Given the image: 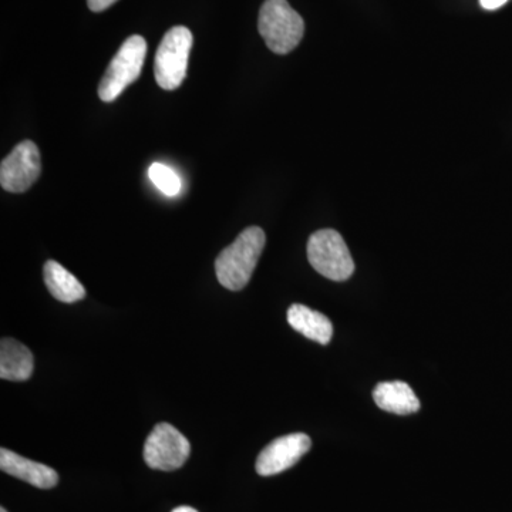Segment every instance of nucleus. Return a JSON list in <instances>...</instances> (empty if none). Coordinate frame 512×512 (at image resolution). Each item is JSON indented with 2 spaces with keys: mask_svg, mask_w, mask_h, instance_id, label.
Here are the masks:
<instances>
[{
  "mask_svg": "<svg viewBox=\"0 0 512 512\" xmlns=\"http://www.w3.org/2000/svg\"><path fill=\"white\" fill-rule=\"evenodd\" d=\"M508 0H480L481 6L487 10L500 9Z\"/></svg>",
  "mask_w": 512,
  "mask_h": 512,
  "instance_id": "16",
  "label": "nucleus"
},
{
  "mask_svg": "<svg viewBox=\"0 0 512 512\" xmlns=\"http://www.w3.org/2000/svg\"><path fill=\"white\" fill-rule=\"evenodd\" d=\"M42 173L40 151L33 141L26 140L13 148L0 165V185L3 190L20 194L28 191Z\"/></svg>",
  "mask_w": 512,
  "mask_h": 512,
  "instance_id": "7",
  "label": "nucleus"
},
{
  "mask_svg": "<svg viewBox=\"0 0 512 512\" xmlns=\"http://www.w3.org/2000/svg\"><path fill=\"white\" fill-rule=\"evenodd\" d=\"M173 512H198L197 510H194V508L191 507H178L175 508Z\"/></svg>",
  "mask_w": 512,
  "mask_h": 512,
  "instance_id": "17",
  "label": "nucleus"
},
{
  "mask_svg": "<svg viewBox=\"0 0 512 512\" xmlns=\"http://www.w3.org/2000/svg\"><path fill=\"white\" fill-rule=\"evenodd\" d=\"M308 259L313 269L330 281H348L355 272L348 245L335 229H320L309 238Z\"/></svg>",
  "mask_w": 512,
  "mask_h": 512,
  "instance_id": "5",
  "label": "nucleus"
},
{
  "mask_svg": "<svg viewBox=\"0 0 512 512\" xmlns=\"http://www.w3.org/2000/svg\"><path fill=\"white\" fill-rule=\"evenodd\" d=\"M258 29L269 50L288 55L301 43L305 22L286 0H266L259 12Z\"/></svg>",
  "mask_w": 512,
  "mask_h": 512,
  "instance_id": "2",
  "label": "nucleus"
},
{
  "mask_svg": "<svg viewBox=\"0 0 512 512\" xmlns=\"http://www.w3.org/2000/svg\"><path fill=\"white\" fill-rule=\"evenodd\" d=\"M373 399L384 412L399 414L417 413L420 402L414 394L412 387L404 382H383L376 386Z\"/></svg>",
  "mask_w": 512,
  "mask_h": 512,
  "instance_id": "11",
  "label": "nucleus"
},
{
  "mask_svg": "<svg viewBox=\"0 0 512 512\" xmlns=\"http://www.w3.org/2000/svg\"><path fill=\"white\" fill-rule=\"evenodd\" d=\"M147 56V42L143 36L128 37L119 52L111 60L99 86V97L104 103H111L130 84L136 82L143 70Z\"/></svg>",
  "mask_w": 512,
  "mask_h": 512,
  "instance_id": "4",
  "label": "nucleus"
},
{
  "mask_svg": "<svg viewBox=\"0 0 512 512\" xmlns=\"http://www.w3.org/2000/svg\"><path fill=\"white\" fill-rule=\"evenodd\" d=\"M43 278L53 298L63 303L79 302L86 296L82 282L59 262L47 261L43 266Z\"/></svg>",
  "mask_w": 512,
  "mask_h": 512,
  "instance_id": "13",
  "label": "nucleus"
},
{
  "mask_svg": "<svg viewBox=\"0 0 512 512\" xmlns=\"http://www.w3.org/2000/svg\"><path fill=\"white\" fill-rule=\"evenodd\" d=\"M116 2L117 0H87V5H89L92 12L99 13L109 9L110 6H113Z\"/></svg>",
  "mask_w": 512,
  "mask_h": 512,
  "instance_id": "15",
  "label": "nucleus"
},
{
  "mask_svg": "<svg viewBox=\"0 0 512 512\" xmlns=\"http://www.w3.org/2000/svg\"><path fill=\"white\" fill-rule=\"evenodd\" d=\"M0 512H8L5 510V508H2V510H0Z\"/></svg>",
  "mask_w": 512,
  "mask_h": 512,
  "instance_id": "18",
  "label": "nucleus"
},
{
  "mask_svg": "<svg viewBox=\"0 0 512 512\" xmlns=\"http://www.w3.org/2000/svg\"><path fill=\"white\" fill-rule=\"evenodd\" d=\"M194 37L185 26H175L165 33L154 60V76L161 89L177 90L187 76L188 60Z\"/></svg>",
  "mask_w": 512,
  "mask_h": 512,
  "instance_id": "3",
  "label": "nucleus"
},
{
  "mask_svg": "<svg viewBox=\"0 0 512 512\" xmlns=\"http://www.w3.org/2000/svg\"><path fill=\"white\" fill-rule=\"evenodd\" d=\"M148 177L158 190L168 197H174L181 190V180L175 171L161 163H154L148 170Z\"/></svg>",
  "mask_w": 512,
  "mask_h": 512,
  "instance_id": "14",
  "label": "nucleus"
},
{
  "mask_svg": "<svg viewBox=\"0 0 512 512\" xmlns=\"http://www.w3.org/2000/svg\"><path fill=\"white\" fill-rule=\"evenodd\" d=\"M35 367L32 352L16 339L0 342V377L10 382H25L30 379Z\"/></svg>",
  "mask_w": 512,
  "mask_h": 512,
  "instance_id": "10",
  "label": "nucleus"
},
{
  "mask_svg": "<svg viewBox=\"0 0 512 512\" xmlns=\"http://www.w3.org/2000/svg\"><path fill=\"white\" fill-rule=\"evenodd\" d=\"M190 453V441L168 423L157 424L144 446V460L153 470H178L184 466Z\"/></svg>",
  "mask_w": 512,
  "mask_h": 512,
  "instance_id": "6",
  "label": "nucleus"
},
{
  "mask_svg": "<svg viewBox=\"0 0 512 512\" xmlns=\"http://www.w3.org/2000/svg\"><path fill=\"white\" fill-rule=\"evenodd\" d=\"M312 447L311 437L303 433L288 434L269 443L256 460V473L262 477L276 476L295 466Z\"/></svg>",
  "mask_w": 512,
  "mask_h": 512,
  "instance_id": "8",
  "label": "nucleus"
},
{
  "mask_svg": "<svg viewBox=\"0 0 512 512\" xmlns=\"http://www.w3.org/2000/svg\"><path fill=\"white\" fill-rule=\"evenodd\" d=\"M265 242V232L259 227L242 231L229 247L222 249L215 261L218 282L229 291L244 289L251 281Z\"/></svg>",
  "mask_w": 512,
  "mask_h": 512,
  "instance_id": "1",
  "label": "nucleus"
},
{
  "mask_svg": "<svg viewBox=\"0 0 512 512\" xmlns=\"http://www.w3.org/2000/svg\"><path fill=\"white\" fill-rule=\"evenodd\" d=\"M288 323L296 332L320 345H328L333 336V326L328 316L305 305L296 303L288 309Z\"/></svg>",
  "mask_w": 512,
  "mask_h": 512,
  "instance_id": "12",
  "label": "nucleus"
},
{
  "mask_svg": "<svg viewBox=\"0 0 512 512\" xmlns=\"http://www.w3.org/2000/svg\"><path fill=\"white\" fill-rule=\"evenodd\" d=\"M0 470L42 490H49L59 483V476L52 467L19 456L6 448L0 450Z\"/></svg>",
  "mask_w": 512,
  "mask_h": 512,
  "instance_id": "9",
  "label": "nucleus"
}]
</instances>
